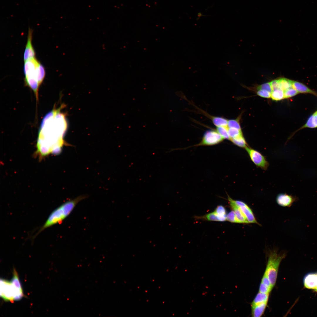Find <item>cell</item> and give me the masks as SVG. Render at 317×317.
Segmentation results:
<instances>
[{
	"label": "cell",
	"mask_w": 317,
	"mask_h": 317,
	"mask_svg": "<svg viewBox=\"0 0 317 317\" xmlns=\"http://www.w3.org/2000/svg\"><path fill=\"white\" fill-rule=\"evenodd\" d=\"M62 108H53L43 119L37 144V153L41 156L58 153L63 145L67 123L65 115L60 112Z\"/></svg>",
	"instance_id": "obj_1"
},
{
	"label": "cell",
	"mask_w": 317,
	"mask_h": 317,
	"mask_svg": "<svg viewBox=\"0 0 317 317\" xmlns=\"http://www.w3.org/2000/svg\"><path fill=\"white\" fill-rule=\"evenodd\" d=\"M86 196H80L63 204L51 212L47 220L37 232V235L46 229L61 223L71 213L77 204Z\"/></svg>",
	"instance_id": "obj_2"
},
{
	"label": "cell",
	"mask_w": 317,
	"mask_h": 317,
	"mask_svg": "<svg viewBox=\"0 0 317 317\" xmlns=\"http://www.w3.org/2000/svg\"><path fill=\"white\" fill-rule=\"evenodd\" d=\"M286 256V253L278 254L275 250L271 251L269 254L265 272L273 288L276 282L280 264Z\"/></svg>",
	"instance_id": "obj_3"
},
{
	"label": "cell",
	"mask_w": 317,
	"mask_h": 317,
	"mask_svg": "<svg viewBox=\"0 0 317 317\" xmlns=\"http://www.w3.org/2000/svg\"><path fill=\"white\" fill-rule=\"evenodd\" d=\"M0 296L5 301L11 302L17 299L18 292L11 281L0 279Z\"/></svg>",
	"instance_id": "obj_4"
},
{
	"label": "cell",
	"mask_w": 317,
	"mask_h": 317,
	"mask_svg": "<svg viewBox=\"0 0 317 317\" xmlns=\"http://www.w3.org/2000/svg\"><path fill=\"white\" fill-rule=\"evenodd\" d=\"M224 139L216 130H209L206 131L200 142L196 145L199 146H212L222 142Z\"/></svg>",
	"instance_id": "obj_5"
},
{
	"label": "cell",
	"mask_w": 317,
	"mask_h": 317,
	"mask_svg": "<svg viewBox=\"0 0 317 317\" xmlns=\"http://www.w3.org/2000/svg\"><path fill=\"white\" fill-rule=\"evenodd\" d=\"M245 149L254 164L264 170L267 169L269 166V163L265 157L260 153L247 146Z\"/></svg>",
	"instance_id": "obj_6"
},
{
	"label": "cell",
	"mask_w": 317,
	"mask_h": 317,
	"mask_svg": "<svg viewBox=\"0 0 317 317\" xmlns=\"http://www.w3.org/2000/svg\"><path fill=\"white\" fill-rule=\"evenodd\" d=\"M233 202L240 208L244 215L249 223L259 224L254 216L253 213L249 206L245 202L238 200L232 199Z\"/></svg>",
	"instance_id": "obj_7"
},
{
	"label": "cell",
	"mask_w": 317,
	"mask_h": 317,
	"mask_svg": "<svg viewBox=\"0 0 317 317\" xmlns=\"http://www.w3.org/2000/svg\"><path fill=\"white\" fill-rule=\"evenodd\" d=\"M33 30L28 28V38L23 55L24 61L36 58V53L32 44Z\"/></svg>",
	"instance_id": "obj_8"
},
{
	"label": "cell",
	"mask_w": 317,
	"mask_h": 317,
	"mask_svg": "<svg viewBox=\"0 0 317 317\" xmlns=\"http://www.w3.org/2000/svg\"><path fill=\"white\" fill-rule=\"evenodd\" d=\"M298 200L295 197L286 193L278 194L276 198V201L279 205L283 207H290L292 204Z\"/></svg>",
	"instance_id": "obj_9"
},
{
	"label": "cell",
	"mask_w": 317,
	"mask_h": 317,
	"mask_svg": "<svg viewBox=\"0 0 317 317\" xmlns=\"http://www.w3.org/2000/svg\"><path fill=\"white\" fill-rule=\"evenodd\" d=\"M228 200L231 208L235 212L237 223H249L240 208L229 196H228Z\"/></svg>",
	"instance_id": "obj_10"
},
{
	"label": "cell",
	"mask_w": 317,
	"mask_h": 317,
	"mask_svg": "<svg viewBox=\"0 0 317 317\" xmlns=\"http://www.w3.org/2000/svg\"><path fill=\"white\" fill-rule=\"evenodd\" d=\"M317 273H309L306 274L303 279L304 286L308 289H315L317 283Z\"/></svg>",
	"instance_id": "obj_11"
},
{
	"label": "cell",
	"mask_w": 317,
	"mask_h": 317,
	"mask_svg": "<svg viewBox=\"0 0 317 317\" xmlns=\"http://www.w3.org/2000/svg\"><path fill=\"white\" fill-rule=\"evenodd\" d=\"M292 86L299 93H310L317 96V93L316 92L309 89L301 82L292 80Z\"/></svg>",
	"instance_id": "obj_12"
},
{
	"label": "cell",
	"mask_w": 317,
	"mask_h": 317,
	"mask_svg": "<svg viewBox=\"0 0 317 317\" xmlns=\"http://www.w3.org/2000/svg\"><path fill=\"white\" fill-rule=\"evenodd\" d=\"M267 302H265L257 305L251 306L252 316L254 317L261 316L265 311Z\"/></svg>",
	"instance_id": "obj_13"
},
{
	"label": "cell",
	"mask_w": 317,
	"mask_h": 317,
	"mask_svg": "<svg viewBox=\"0 0 317 317\" xmlns=\"http://www.w3.org/2000/svg\"><path fill=\"white\" fill-rule=\"evenodd\" d=\"M317 127V113L315 112L308 118L306 124L298 130L306 128H313Z\"/></svg>",
	"instance_id": "obj_14"
},
{
	"label": "cell",
	"mask_w": 317,
	"mask_h": 317,
	"mask_svg": "<svg viewBox=\"0 0 317 317\" xmlns=\"http://www.w3.org/2000/svg\"><path fill=\"white\" fill-rule=\"evenodd\" d=\"M269 294L259 292L252 302L251 306H254L265 302H268Z\"/></svg>",
	"instance_id": "obj_15"
},
{
	"label": "cell",
	"mask_w": 317,
	"mask_h": 317,
	"mask_svg": "<svg viewBox=\"0 0 317 317\" xmlns=\"http://www.w3.org/2000/svg\"><path fill=\"white\" fill-rule=\"evenodd\" d=\"M217 216L219 221L226 220V214L225 208L221 205L217 206L214 211Z\"/></svg>",
	"instance_id": "obj_16"
},
{
	"label": "cell",
	"mask_w": 317,
	"mask_h": 317,
	"mask_svg": "<svg viewBox=\"0 0 317 317\" xmlns=\"http://www.w3.org/2000/svg\"><path fill=\"white\" fill-rule=\"evenodd\" d=\"M211 119L213 124L216 127L227 126L228 120L224 117L211 116Z\"/></svg>",
	"instance_id": "obj_17"
},
{
	"label": "cell",
	"mask_w": 317,
	"mask_h": 317,
	"mask_svg": "<svg viewBox=\"0 0 317 317\" xmlns=\"http://www.w3.org/2000/svg\"><path fill=\"white\" fill-rule=\"evenodd\" d=\"M281 89L284 91L292 87V80L284 78H281L279 79Z\"/></svg>",
	"instance_id": "obj_18"
},
{
	"label": "cell",
	"mask_w": 317,
	"mask_h": 317,
	"mask_svg": "<svg viewBox=\"0 0 317 317\" xmlns=\"http://www.w3.org/2000/svg\"><path fill=\"white\" fill-rule=\"evenodd\" d=\"M271 97L273 100H280L284 98V91L281 89L273 90L271 93Z\"/></svg>",
	"instance_id": "obj_19"
},
{
	"label": "cell",
	"mask_w": 317,
	"mask_h": 317,
	"mask_svg": "<svg viewBox=\"0 0 317 317\" xmlns=\"http://www.w3.org/2000/svg\"><path fill=\"white\" fill-rule=\"evenodd\" d=\"M230 140L235 144L240 147L245 148L247 146L246 142L242 135Z\"/></svg>",
	"instance_id": "obj_20"
},
{
	"label": "cell",
	"mask_w": 317,
	"mask_h": 317,
	"mask_svg": "<svg viewBox=\"0 0 317 317\" xmlns=\"http://www.w3.org/2000/svg\"><path fill=\"white\" fill-rule=\"evenodd\" d=\"M196 218L197 219L207 220L208 221H219L217 216L216 215L214 211L206 214L204 216H197L196 217Z\"/></svg>",
	"instance_id": "obj_21"
},
{
	"label": "cell",
	"mask_w": 317,
	"mask_h": 317,
	"mask_svg": "<svg viewBox=\"0 0 317 317\" xmlns=\"http://www.w3.org/2000/svg\"><path fill=\"white\" fill-rule=\"evenodd\" d=\"M228 127H217L216 131L224 139H230L228 132Z\"/></svg>",
	"instance_id": "obj_22"
},
{
	"label": "cell",
	"mask_w": 317,
	"mask_h": 317,
	"mask_svg": "<svg viewBox=\"0 0 317 317\" xmlns=\"http://www.w3.org/2000/svg\"><path fill=\"white\" fill-rule=\"evenodd\" d=\"M45 74V68L40 63L38 66V80L40 85L41 84L44 79Z\"/></svg>",
	"instance_id": "obj_23"
},
{
	"label": "cell",
	"mask_w": 317,
	"mask_h": 317,
	"mask_svg": "<svg viewBox=\"0 0 317 317\" xmlns=\"http://www.w3.org/2000/svg\"><path fill=\"white\" fill-rule=\"evenodd\" d=\"M228 132L230 138V140L242 135L241 130H239L235 128L228 127Z\"/></svg>",
	"instance_id": "obj_24"
},
{
	"label": "cell",
	"mask_w": 317,
	"mask_h": 317,
	"mask_svg": "<svg viewBox=\"0 0 317 317\" xmlns=\"http://www.w3.org/2000/svg\"><path fill=\"white\" fill-rule=\"evenodd\" d=\"M299 93L293 87L284 91V98H288L294 96Z\"/></svg>",
	"instance_id": "obj_25"
},
{
	"label": "cell",
	"mask_w": 317,
	"mask_h": 317,
	"mask_svg": "<svg viewBox=\"0 0 317 317\" xmlns=\"http://www.w3.org/2000/svg\"><path fill=\"white\" fill-rule=\"evenodd\" d=\"M227 127L230 128H233L241 130L238 120L231 119L228 120Z\"/></svg>",
	"instance_id": "obj_26"
},
{
	"label": "cell",
	"mask_w": 317,
	"mask_h": 317,
	"mask_svg": "<svg viewBox=\"0 0 317 317\" xmlns=\"http://www.w3.org/2000/svg\"><path fill=\"white\" fill-rule=\"evenodd\" d=\"M226 220L231 222L237 223L235 212L233 210L227 215Z\"/></svg>",
	"instance_id": "obj_27"
},
{
	"label": "cell",
	"mask_w": 317,
	"mask_h": 317,
	"mask_svg": "<svg viewBox=\"0 0 317 317\" xmlns=\"http://www.w3.org/2000/svg\"><path fill=\"white\" fill-rule=\"evenodd\" d=\"M272 289L268 286L261 282L259 289V292L267 294H269Z\"/></svg>",
	"instance_id": "obj_28"
},
{
	"label": "cell",
	"mask_w": 317,
	"mask_h": 317,
	"mask_svg": "<svg viewBox=\"0 0 317 317\" xmlns=\"http://www.w3.org/2000/svg\"><path fill=\"white\" fill-rule=\"evenodd\" d=\"M259 90H266L271 93L272 90L270 82H267L260 85L258 87Z\"/></svg>",
	"instance_id": "obj_29"
},
{
	"label": "cell",
	"mask_w": 317,
	"mask_h": 317,
	"mask_svg": "<svg viewBox=\"0 0 317 317\" xmlns=\"http://www.w3.org/2000/svg\"><path fill=\"white\" fill-rule=\"evenodd\" d=\"M259 96L263 97L269 98L271 97V93L266 90H259L257 92Z\"/></svg>",
	"instance_id": "obj_30"
},
{
	"label": "cell",
	"mask_w": 317,
	"mask_h": 317,
	"mask_svg": "<svg viewBox=\"0 0 317 317\" xmlns=\"http://www.w3.org/2000/svg\"><path fill=\"white\" fill-rule=\"evenodd\" d=\"M261 282L268 286L272 290V289L273 287H272L270 281L265 272H264L262 279Z\"/></svg>",
	"instance_id": "obj_31"
},
{
	"label": "cell",
	"mask_w": 317,
	"mask_h": 317,
	"mask_svg": "<svg viewBox=\"0 0 317 317\" xmlns=\"http://www.w3.org/2000/svg\"><path fill=\"white\" fill-rule=\"evenodd\" d=\"M270 83L272 91L277 89H281L279 80H274Z\"/></svg>",
	"instance_id": "obj_32"
},
{
	"label": "cell",
	"mask_w": 317,
	"mask_h": 317,
	"mask_svg": "<svg viewBox=\"0 0 317 317\" xmlns=\"http://www.w3.org/2000/svg\"><path fill=\"white\" fill-rule=\"evenodd\" d=\"M315 289L316 291H317V281L316 286V287Z\"/></svg>",
	"instance_id": "obj_33"
},
{
	"label": "cell",
	"mask_w": 317,
	"mask_h": 317,
	"mask_svg": "<svg viewBox=\"0 0 317 317\" xmlns=\"http://www.w3.org/2000/svg\"><path fill=\"white\" fill-rule=\"evenodd\" d=\"M316 112L317 113V111H316Z\"/></svg>",
	"instance_id": "obj_34"
}]
</instances>
